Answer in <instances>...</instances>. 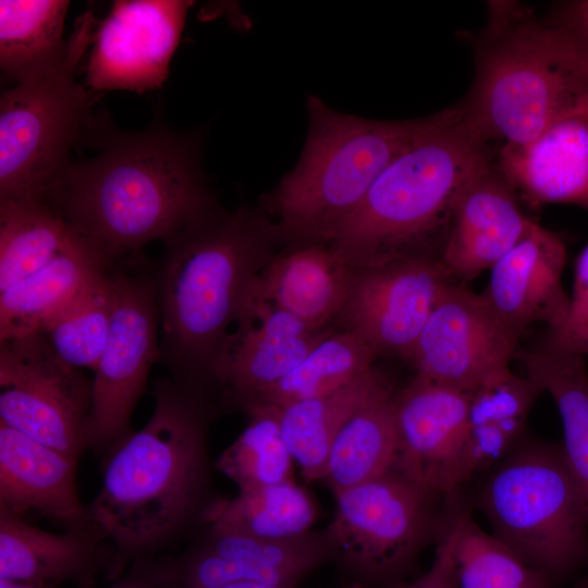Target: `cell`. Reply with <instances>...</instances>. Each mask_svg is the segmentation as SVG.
Here are the masks:
<instances>
[{
	"instance_id": "obj_15",
	"label": "cell",
	"mask_w": 588,
	"mask_h": 588,
	"mask_svg": "<svg viewBox=\"0 0 588 588\" xmlns=\"http://www.w3.org/2000/svg\"><path fill=\"white\" fill-rule=\"evenodd\" d=\"M192 1L119 0L99 23L87 64L93 91L158 88L169 74Z\"/></svg>"
},
{
	"instance_id": "obj_22",
	"label": "cell",
	"mask_w": 588,
	"mask_h": 588,
	"mask_svg": "<svg viewBox=\"0 0 588 588\" xmlns=\"http://www.w3.org/2000/svg\"><path fill=\"white\" fill-rule=\"evenodd\" d=\"M353 269L327 242L290 245L269 260L255 291L304 323L324 329L340 317Z\"/></svg>"
},
{
	"instance_id": "obj_28",
	"label": "cell",
	"mask_w": 588,
	"mask_h": 588,
	"mask_svg": "<svg viewBox=\"0 0 588 588\" xmlns=\"http://www.w3.org/2000/svg\"><path fill=\"white\" fill-rule=\"evenodd\" d=\"M391 382L373 367L332 393L281 408L282 434L305 480H321L340 429L365 401Z\"/></svg>"
},
{
	"instance_id": "obj_7",
	"label": "cell",
	"mask_w": 588,
	"mask_h": 588,
	"mask_svg": "<svg viewBox=\"0 0 588 588\" xmlns=\"http://www.w3.org/2000/svg\"><path fill=\"white\" fill-rule=\"evenodd\" d=\"M476 505L492 535L556 586L588 554V501L562 445L519 443L490 468Z\"/></svg>"
},
{
	"instance_id": "obj_14",
	"label": "cell",
	"mask_w": 588,
	"mask_h": 588,
	"mask_svg": "<svg viewBox=\"0 0 588 588\" xmlns=\"http://www.w3.org/2000/svg\"><path fill=\"white\" fill-rule=\"evenodd\" d=\"M332 330L314 328L254 290L212 369L213 400L245 412Z\"/></svg>"
},
{
	"instance_id": "obj_21",
	"label": "cell",
	"mask_w": 588,
	"mask_h": 588,
	"mask_svg": "<svg viewBox=\"0 0 588 588\" xmlns=\"http://www.w3.org/2000/svg\"><path fill=\"white\" fill-rule=\"evenodd\" d=\"M495 164L512 189L534 205L588 210V109L565 117L523 146H501Z\"/></svg>"
},
{
	"instance_id": "obj_18",
	"label": "cell",
	"mask_w": 588,
	"mask_h": 588,
	"mask_svg": "<svg viewBox=\"0 0 588 588\" xmlns=\"http://www.w3.org/2000/svg\"><path fill=\"white\" fill-rule=\"evenodd\" d=\"M534 223L491 160L458 192L440 261L454 280L470 281L491 270Z\"/></svg>"
},
{
	"instance_id": "obj_6",
	"label": "cell",
	"mask_w": 588,
	"mask_h": 588,
	"mask_svg": "<svg viewBox=\"0 0 588 588\" xmlns=\"http://www.w3.org/2000/svg\"><path fill=\"white\" fill-rule=\"evenodd\" d=\"M299 159L259 209L279 242H328L385 167L421 132L427 118L400 121L339 112L308 96Z\"/></svg>"
},
{
	"instance_id": "obj_10",
	"label": "cell",
	"mask_w": 588,
	"mask_h": 588,
	"mask_svg": "<svg viewBox=\"0 0 588 588\" xmlns=\"http://www.w3.org/2000/svg\"><path fill=\"white\" fill-rule=\"evenodd\" d=\"M115 304L105 350L94 369L88 450L102 461L134 430L133 412L159 358L160 314L154 268L134 255L112 268Z\"/></svg>"
},
{
	"instance_id": "obj_13",
	"label": "cell",
	"mask_w": 588,
	"mask_h": 588,
	"mask_svg": "<svg viewBox=\"0 0 588 588\" xmlns=\"http://www.w3.org/2000/svg\"><path fill=\"white\" fill-rule=\"evenodd\" d=\"M519 341L480 293L453 281L438 298L409 360L417 375L470 392L493 372L510 367Z\"/></svg>"
},
{
	"instance_id": "obj_4",
	"label": "cell",
	"mask_w": 588,
	"mask_h": 588,
	"mask_svg": "<svg viewBox=\"0 0 588 588\" xmlns=\"http://www.w3.org/2000/svg\"><path fill=\"white\" fill-rule=\"evenodd\" d=\"M470 42L475 77L456 108L485 144L526 145L559 120L588 109V59L530 8L490 1L487 23Z\"/></svg>"
},
{
	"instance_id": "obj_35",
	"label": "cell",
	"mask_w": 588,
	"mask_h": 588,
	"mask_svg": "<svg viewBox=\"0 0 588 588\" xmlns=\"http://www.w3.org/2000/svg\"><path fill=\"white\" fill-rule=\"evenodd\" d=\"M453 564L457 588H555L546 575L482 530L469 512L461 509Z\"/></svg>"
},
{
	"instance_id": "obj_9",
	"label": "cell",
	"mask_w": 588,
	"mask_h": 588,
	"mask_svg": "<svg viewBox=\"0 0 588 588\" xmlns=\"http://www.w3.org/2000/svg\"><path fill=\"white\" fill-rule=\"evenodd\" d=\"M96 25L86 11L64 62L1 93L0 200H47L72 162L71 149L91 126L95 97L75 81V69Z\"/></svg>"
},
{
	"instance_id": "obj_8",
	"label": "cell",
	"mask_w": 588,
	"mask_h": 588,
	"mask_svg": "<svg viewBox=\"0 0 588 588\" xmlns=\"http://www.w3.org/2000/svg\"><path fill=\"white\" fill-rule=\"evenodd\" d=\"M333 495L334 515L324 527L331 563L350 583L365 588L406 581L455 511L454 498L431 490L397 466Z\"/></svg>"
},
{
	"instance_id": "obj_42",
	"label": "cell",
	"mask_w": 588,
	"mask_h": 588,
	"mask_svg": "<svg viewBox=\"0 0 588 588\" xmlns=\"http://www.w3.org/2000/svg\"><path fill=\"white\" fill-rule=\"evenodd\" d=\"M0 588H57V587L0 579Z\"/></svg>"
},
{
	"instance_id": "obj_43",
	"label": "cell",
	"mask_w": 588,
	"mask_h": 588,
	"mask_svg": "<svg viewBox=\"0 0 588 588\" xmlns=\"http://www.w3.org/2000/svg\"><path fill=\"white\" fill-rule=\"evenodd\" d=\"M341 588H365V587H363L359 584L348 583V584H345V585L341 586Z\"/></svg>"
},
{
	"instance_id": "obj_20",
	"label": "cell",
	"mask_w": 588,
	"mask_h": 588,
	"mask_svg": "<svg viewBox=\"0 0 588 588\" xmlns=\"http://www.w3.org/2000/svg\"><path fill=\"white\" fill-rule=\"evenodd\" d=\"M78 461L0 421V510L46 517L64 529L91 524L78 497Z\"/></svg>"
},
{
	"instance_id": "obj_1",
	"label": "cell",
	"mask_w": 588,
	"mask_h": 588,
	"mask_svg": "<svg viewBox=\"0 0 588 588\" xmlns=\"http://www.w3.org/2000/svg\"><path fill=\"white\" fill-rule=\"evenodd\" d=\"M152 413L102 461V483L87 503L90 522L113 549L110 583L139 559L186 546L209 523L222 495L208 432L218 406L169 377L154 381Z\"/></svg>"
},
{
	"instance_id": "obj_34",
	"label": "cell",
	"mask_w": 588,
	"mask_h": 588,
	"mask_svg": "<svg viewBox=\"0 0 588 588\" xmlns=\"http://www.w3.org/2000/svg\"><path fill=\"white\" fill-rule=\"evenodd\" d=\"M245 429L216 461V468L238 490L292 481L294 460L281 429V408L256 404L244 413Z\"/></svg>"
},
{
	"instance_id": "obj_39",
	"label": "cell",
	"mask_w": 588,
	"mask_h": 588,
	"mask_svg": "<svg viewBox=\"0 0 588 588\" xmlns=\"http://www.w3.org/2000/svg\"><path fill=\"white\" fill-rule=\"evenodd\" d=\"M587 317H588V245L581 250V253L579 254L576 260L573 293L571 295V310H569V316L567 318V321L563 328L579 323L584 321Z\"/></svg>"
},
{
	"instance_id": "obj_40",
	"label": "cell",
	"mask_w": 588,
	"mask_h": 588,
	"mask_svg": "<svg viewBox=\"0 0 588 588\" xmlns=\"http://www.w3.org/2000/svg\"><path fill=\"white\" fill-rule=\"evenodd\" d=\"M548 338L584 357L588 356V317L584 321L567 326L558 332H549Z\"/></svg>"
},
{
	"instance_id": "obj_17",
	"label": "cell",
	"mask_w": 588,
	"mask_h": 588,
	"mask_svg": "<svg viewBox=\"0 0 588 588\" xmlns=\"http://www.w3.org/2000/svg\"><path fill=\"white\" fill-rule=\"evenodd\" d=\"M565 264L563 240L535 222L491 268L480 295L499 321L520 339L538 322L546 323L549 332H558L571 310V296L562 284Z\"/></svg>"
},
{
	"instance_id": "obj_3",
	"label": "cell",
	"mask_w": 588,
	"mask_h": 588,
	"mask_svg": "<svg viewBox=\"0 0 588 588\" xmlns=\"http://www.w3.org/2000/svg\"><path fill=\"white\" fill-rule=\"evenodd\" d=\"M163 243L154 268L158 363L169 378L215 401L213 365L279 241L259 208L218 207Z\"/></svg>"
},
{
	"instance_id": "obj_31",
	"label": "cell",
	"mask_w": 588,
	"mask_h": 588,
	"mask_svg": "<svg viewBox=\"0 0 588 588\" xmlns=\"http://www.w3.org/2000/svg\"><path fill=\"white\" fill-rule=\"evenodd\" d=\"M317 509L294 480L221 497L206 528L260 539L282 540L311 530Z\"/></svg>"
},
{
	"instance_id": "obj_36",
	"label": "cell",
	"mask_w": 588,
	"mask_h": 588,
	"mask_svg": "<svg viewBox=\"0 0 588 588\" xmlns=\"http://www.w3.org/2000/svg\"><path fill=\"white\" fill-rule=\"evenodd\" d=\"M456 509L436 547L430 567L417 578L403 581L393 588H457L454 577L453 549L456 536Z\"/></svg>"
},
{
	"instance_id": "obj_5",
	"label": "cell",
	"mask_w": 588,
	"mask_h": 588,
	"mask_svg": "<svg viewBox=\"0 0 588 588\" xmlns=\"http://www.w3.org/2000/svg\"><path fill=\"white\" fill-rule=\"evenodd\" d=\"M491 160L456 107L428 117L327 243L353 268L440 259L458 192Z\"/></svg>"
},
{
	"instance_id": "obj_11",
	"label": "cell",
	"mask_w": 588,
	"mask_h": 588,
	"mask_svg": "<svg viewBox=\"0 0 588 588\" xmlns=\"http://www.w3.org/2000/svg\"><path fill=\"white\" fill-rule=\"evenodd\" d=\"M91 387L41 333L0 341V421L76 461L88 450Z\"/></svg>"
},
{
	"instance_id": "obj_29",
	"label": "cell",
	"mask_w": 588,
	"mask_h": 588,
	"mask_svg": "<svg viewBox=\"0 0 588 588\" xmlns=\"http://www.w3.org/2000/svg\"><path fill=\"white\" fill-rule=\"evenodd\" d=\"M70 2L64 0L0 1V68L15 84L64 62L72 49L63 38Z\"/></svg>"
},
{
	"instance_id": "obj_16",
	"label": "cell",
	"mask_w": 588,
	"mask_h": 588,
	"mask_svg": "<svg viewBox=\"0 0 588 588\" xmlns=\"http://www.w3.org/2000/svg\"><path fill=\"white\" fill-rule=\"evenodd\" d=\"M469 394L417 375L394 396L396 465L451 499L464 481Z\"/></svg>"
},
{
	"instance_id": "obj_38",
	"label": "cell",
	"mask_w": 588,
	"mask_h": 588,
	"mask_svg": "<svg viewBox=\"0 0 588 588\" xmlns=\"http://www.w3.org/2000/svg\"><path fill=\"white\" fill-rule=\"evenodd\" d=\"M550 22L564 32L588 59V0L571 1L560 5Z\"/></svg>"
},
{
	"instance_id": "obj_19",
	"label": "cell",
	"mask_w": 588,
	"mask_h": 588,
	"mask_svg": "<svg viewBox=\"0 0 588 588\" xmlns=\"http://www.w3.org/2000/svg\"><path fill=\"white\" fill-rule=\"evenodd\" d=\"M112 559L111 544L93 523L53 532L0 510V579L91 588Z\"/></svg>"
},
{
	"instance_id": "obj_25",
	"label": "cell",
	"mask_w": 588,
	"mask_h": 588,
	"mask_svg": "<svg viewBox=\"0 0 588 588\" xmlns=\"http://www.w3.org/2000/svg\"><path fill=\"white\" fill-rule=\"evenodd\" d=\"M110 268L77 234L49 264L0 292V341L38 332L90 280Z\"/></svg>"
},
{
	"instance_id": "obj_33",
	"label": "cell",
	"mask_w": 588,
	"mask_h": 588,
	"mask_svg": "<svg viewBox=\"0 0 588 588\" xmlns=\"http://www.w3.org/2000/svg\"><path fill=\"white\" fill-rule=\"evenodd\" d=\"M114 304L111 268L90 280L38 332L64 363L94 370L108 340Z\"/></svg>"
},
{
	"instance_id": "obj_26",
	"label": "cell",
	"mask_w": 588,
	"mask_h": 588,
	"mask_svg": "<svg viewBox=\"0 0 588 588\" xmlns=\"http://www.w3.org/2000/svg\"><path fill=\"white\" fill-rule=\"evenodd\" d=\"M395 388L365 401L334 438L321 481L333 493L376 478L396 465Z\"/></svg>"
},
{
	"instance_id": "obj_41",
	"label": "cell",
	"mask_w": 588,
	"mask_h": 588,
	"mask_svg": "<svg viewBox=\"0 0 588 588\" xmlns=\"http://www.w3.org/2000/svg\"><path fill=\"white\" fill-rule=\"evenodd\" d=\"M223 588H297V587L286 586V585L264 584V583H256V581H237V583L226 585Z\"/></svg>"
},
{
	"instance_id": "obj_32",
	"label": "cell",
	"mask_w": 588,
	"mask_h": 588,
	"mask_svg": "<svg viewBox=\"0 0 588 588\" xmlns=\"http://www.w3.org/2000/svg\"><path fill=\"white\" fill-rule=\"evenodd\" d=\"M378 356L355 332L347 329L331 331L291 372L264 392L252 406L269 404L284 408L332 393L373 368Z\"/></svg>"
},
{
	"instance_id": "obj_23",
	"label": "cell",
	"mask_w": 588,
	"mask_h": 588,
	"mask_svg": "<svg viewBox=\"0 0 588 588\" xmlns=\"http://www.w3.org/2000/svg\"><path fill=\"white\" fill-rule=\"evenodd\" d=\"M192 541L209 554L226 585L256 581L297 587L306 576L332 560L324 528L282 540L205 528Z\"/></svg>"
},
{
	"instance_id": "obj_30",
	"label": "cell",
	"mask_w": 588,
	"mask_h": 588,
	"mask_svg": "<svg viewBox=\"0 0 588 588\" xmlns=\"http://www.w3.org/2000/svg\"><path fill=\"white\" fill-rule=\"evenodd\" d=\"M76 237L46 200H0V292L45 267Z\"/></svg>"
},
{
	"instance_id": "obj_12",
	"label": "cell",
	"mask_w": 588,
	"mask_h": 588,
	"mask_svg": "<svg viewBox=\"0 0 588 588\" xmlns=\"http://www.w3.org/2000/svg\"><path fill=\"white\" fill-rule=\"evenodd\" d=\"M453 281L440 259L432 257L354 268L339 319L378 355L411 359L438 298Z\"/></svg>"
},
{
	"instance_id": "obj_2",
	"label": "cell",
	"mask_w": 588,
	"mask_h": 588,
	"mask_svg": "<svg viewBox=\"0 0 588 588\" xmlns=\"http://www.w3.org/2000/svg\"><path fill=\"white\" fill-rule=\"evenodd\" d=\"M102 135L99 154L71 162L46 201L109 268L219 207L198 135L161 123Z\"/></svg>"
},
{
	"instance_id": "obj_27",
	"label": "cell",
	"mask_w": 588,
	"mask_h": 588,
	"mask_svg": "<svg viewBox=\"0 0 588 588\" xmlns=\"http://www.w3.org/2000/svg\"><path fill=\"white\" fill-rule=\"evenodd\" d=\"M525 377L554 401L563 424L562 444L569 467L588 501V373L585 357L549 338L539 347L518 350ZM588 588V577L581 584Z\"/></svg>"
},
{
	"instance_id": "obj_24",
	"label": "cell",
	"mask_w": 588,
	"mask_h": 588,
	"mask_svg": "<svg viewBox=\"0 0 588 588\" xmlns=\"http://www.w3.org/2000/svg\"><path fill=\"white\" fill-rule=\"evenodd\" d=\"M542 393L510 367L487 377L469 394L463 477L490 469L522 441L530 409Z\"/></svg>"
},
{
	"instance_id": "obj_37",
	"label": "cell",
	"mask_w": 588,
	"mask_h": 588,
	"mask_svg": "<svg viewBox=\"0 0 588 588\" xmlns=\"http://www.w3.org/2000/svg\"><path fill=\"white\" fill-rule=\"evenodd\" d=\"M106 588H172L164 554L135 561Z\"/></svg>"
}]
</instances>
